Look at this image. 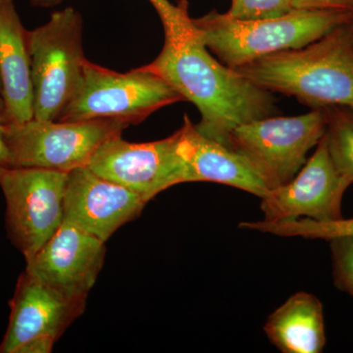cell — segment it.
Segmentation results:
<instances>
[{
  "label": "cell",
  "instance_id": "21",
  "mask_svg": "<svg viewBox=\"0 0 353 353\" xmlns=\"http://www.w3.org/2000/svg\"><path fill=\"white\" fill-rule=\"evenodd\" d=\"M336 287L353 296V236L330 241Z\"/></svg>",
  "mask_w": 353,
  "mask_h": 353
},
{
  "label": "cell",
  "instance_id": "11",
  "mask_svg": "<svg viewBox=\"0 0 353 353\" xmlns=\"http://www.w3.org/2000/svg\"><path fill=\"white\" fill-rule=\"evenodd\" d=\"M350 185L352 183L336 170L323 136L315 152L296 176L285 185L269 190L261 199L263 220L341 219V202Z\"/></svg>",
  "mask_w": 353,
  "mask_h": 353
},
{
  "label": "cell",
  "instance_id": "13",
  "mask_svg": "<svg viewBox=\"0 0 353 353\" xmlns=\"http://www.w3.org/2000/svg\"><path fill=\"white\" fill-rule=\"evenodd\" d=\"M148 203L137 192L80 167L68 173L64 220L105 243Z\"/></svg>",
  "mask_w": 353,
  "mask_h": 353
},
{
  "label": "cell",
  "instance_id": "18",
  "mask_svg": "<svg viewBox=\"0 0 353 353\" xmlns=\"http://www.w3.org/2000/svg\"><path fill=\"white\" fill-rule=\"evenodd\" d=\"M328 122L324 134L330 157L343 178L353 183V108L327 110Z\"/></svg>",
  "mask_w": 353,
  "mask_h": 353
},
{
  "label": "cell",
  "instance_id": "26",
  "mask_svg": "<svg viewBox=\"0 0 353 353\" xmlns=\"http://www.w3.org/2000/svg\"><path fill=\"white\" fill-rule=\"evenodd\" d=\"M352 39H353V22H352Z\"/></svg>",
  "mask_w": 353,
  "mask_h": 353
},
{
  "label": "cell",
  "instance_id": "23",
  "mask_svg": "<svg viewBox=\"0 0 353 353\" xmlns=\"http://www.w3.org/2000/svg\"><path fill=\"white\" fill-rule=\"evenodd\" d=\"M11 167L10 157L3 136V126L0 124V171Z\"/></svg>",
  "mask_w": 353,
  "mask_h": 353
},
{
  "label": "cell",
  "instance_id": "17",
  "mask_svg": "<svg viewBox=\"0 0 353 353\" xmlns=\"http://www.w3.org/2000/svg\"><path fill=\"white\" fill-rule=\"evenodd\" d=\"M241 229L268 233L280 236H299L307 240L331 241L340 236H353V218L320 222L307 218L276 221L243 222Z\"/></svg>",
  "mask_w": 353,
  "mask_h": 353
},
{
  "label": "cell",
  "instance_id": "3",
  "mask_svg": "<svg viewBox=\"0 0 353 353\" xmlns=\"http://www.w3.org/2000/svg\"><path fill=\"white\" fill-rule=\"evenodd\" d=\"M353 21L345 10H297L281 17L238 20L217 11L192 19L204 46L230 68H239L267 55L296 50Z\"/></svg>",
  "mask_w": 353,
  "mask_h": 353
},
{
  "label": "cell",
  "instance_id": "12",
  "mask_svg": "<svg viewBox=\"0 0 353 353\" xmlns=\"http://www.w3.org/2000/svg\"><path fill=\"white\" fill-rule=\"evenodd\" d=\"M105 243L63 221L31 259L26 271L62 296L87 304L105 259Z\"/></svg>",
  "mask_w": 353,
  "mask_h": 353
},
{
  "label": "cell",
  "instance_id": "22",
  "mask_svg": "<svg viewBox=\"0 0 353 353\" xmlns=\"http://www.w3.org/2000/svg\"><path fill=\"white\" fill-rule=\"evenodd\" d=\"M297 10H345L353 12V0H292Z\"/></svg>",
  "mask_w": 353,
  "mask_h": 353
},
{
  "label": "cell",
  "instance_id": "8",
  "mask_svg": "<svg viewBox=\"0 0 353 353\" xmlns=\"http://www.w3.org/2000/svg\"><path fill=\"white\" fill-rule=\"evenodd\" d=\"M67 179L65 172L34 167L0 171L7 232L26 260L34 256L63 223Z\"/></svg>",
  "mask_w": 353,
  "mask_h": 353
},
{
  "label": "cell",
  "instance_id": "1",
  "mask_svg": "<svg viewBox=\"0 0 353 353\" xmlns=\"http://www.w3.org/2000/svg\"><path fill=\"white\" fill-rule=\"evenodd\" d=\"M145 67L194 103L201 115L197 131L223 145L241 125L276 115L271 92L211 57L196 29L176 41L165 39L161 52Z\"/></svg>",
  "mask_w": 353,
  "mask_h": 353
},
{
  "label": "cell",
  "instance_id": "5",
  "mask_svg": "<svg viewBox=\"0 0 353 353\" xmlns=\"http://www.w3.org/2000/svg\"><path fill=\"white\" fill-rule=\"evenodd\" d=\"M182 95L145 66L119 73L85 60L82 81L60 115V122L114 118L139 124Z\"/></svg>",
  "mask_w": 353,
  "mask_h": 353
},
{
  "label": "cell",
  "instance_id": "19",
  "mask_svg": "<svg viewBox=\"0 0 353 353\" xmlns=\"http://www.w3.org/2000/svg\"><path fill=\"white\" fill-rule=\"evenodd\" d=\"M163 25L165 39L175 41L194 32V27L188 10V2L181 0L176 6L169 0H150Z\"/></svg>",
  "mask_w": 353,
  "mask_h": 353
},
{
  "label": "cell",
  "instance_id": "2",
  "mask_svg": "<svg viewBox=\"0 0 353 353\" xmlns=\"http://www.w3.org/2000/svg\"><path fill=\"white\" fill-rule=\"evenodd\" d=\"M352 22L303 48L234 70L259 88L296 97L312 109L353 108Z\"/></svg>",
  "mask_w": 353,
  "mask_h": 353
},
{
  "label": "cell",
  "instance_id": "14",
  "mask_svg": "<svg viewBox=\"0 0 353 353\" xmlns=\"http://www.w3.org/2000/svg\"><path fill=\"white\" fill-rule=\"evenodd\" d=\"M176 150L182 160L183 183L211 182L230 185L260 199L269 192L261 176L240 153L196 129L189 116L174 132Z\"/></svg>",
  "mask_w": 353,
  "mask_h": 353
},
{
  "label": "cell",
  "instance_id": "16",
  "mask_svg": "<svg viewBox=\"0 0 353 353\" xmlns=\"http://www.w3.org/2000/svg\"><path fill=\"white\" fill-rule=\"evenodd\" d=\"M264 332L281 352H322L326 345L323 304L313 294L297 292L269 316Z\"/></svg>",
  "mask_w": 353,
  "mask_h": 353
},
{
  "label": "cell",
  "instance_id": "25",
  "mask_svg": "<svg viewBox=\"0 0 353 353\" xmlns=\"http://www.w3.org/2000/svg\"><path fill=\"white\" fill-rule=\"evenodd\" d=\"M32 6L50 7L58 6L62 0H30Z\"/></svg>",
  "mask_w": 353,
  "mask_h": 353
},
{
  "label": "cell",
  "instance_id": "4",
  "mask_svg": "<svg viewBox=\"0 0 353 353\" xmlns=\"http://www.w3.org/2000/svg\"><path fill=\"white\" fill-rule=\"evenodd\" d=\"M34 119L58 121L82 81L87 58L83 19L73 7L51 14L48 23L28 34Z\"/></svg>",
  "mask_w": 353,
  "mask_h": 353
},
{
  "label": "cell",
  "instance_id": "6",
  "mask_svg": "<svg viewBox=\"0 0 353 353\" xmlns=\"http://www.w3.org/2000/svg\"><path fill=\"white\" fill-rule=\"evenodd\" d=\"M11 167H34L60 172L88 166L108 139L130 126L121 119L105 118L60 122L32 118L22 124L2 125Z\"/></svg>",
  "mask_w": 353,
  "mask_h": 353
},
{
  "label": "cell",
  "instance_id": "20",
  "mask_svg": "<svg viewBox=\"0 0 353 353\" xmlns=\"http://www.w3.org/2000/svg\"><path fill=\"white\" fill-rule=\"evenodd\" d=\"M292 0H232L226 13L238 20H261L281 17L294 11Z\"/></svg>",
  "mask_w": 353,
  "mask_h": 353
},
{
  "label": "cell",
  "instance_id": "7",
  "mask_svg": "<svg viewBox=\"0 0 353 353\" xmlns=\"http://www.w3.org/2000/svg\"><path fill=\"white\" fill-rule=\"evenodd\" d=\"M327 122L328 113L323 109L294 117L269 116L236 128L228 146L248 159L271 190L301 171L308 152L324 136Z\"/></svg>",
  "mask_w": 353,
  "mask_h": 353
},
{
  "label": "cell",
  "instance_id": "15",
  "mask_svg": "<svg viewBox=\"0 0 353 353\" xmlns=\"http://www.w3.org/2000/svg\"><path fill=\"white\" fill-rule=\"evenodd\" d=\"M28 34L14 0H0V76L6 104L3 125L22 124L34 118Z\"/></svg>",
  "mask_w": 353,
  "mask_h": 353
},
{
  "label": "cell",
  "instance_id": "9",
  "mask_svg": "<svg viewBox=\"0 0 353 353\" xmlns=\"http://www.w3.org/2000/svg\"><path fill=\"white\" fill-rule=\"evenodd\" d=\"M10 319L0 353H50L85 303L51 289L25 270L10 301Z\"/></svg>",
  "mask_w": 353,
  "mask_h": 353
},
{
  "label": "cell",
  "instance_id": "10",
  "mask_svg": "<svg viewBox=\"0 0 353 353\" xmlns=\"http://www.w3.org/2000/svg\"><path fill=\"white\" fill-rule=\"evenodd\" d=\"M88 167L148 202L169 188L183 183V163L174 134L141 143L125 141L122 134L114 137L97 150Z\"/></svg>",
  "mask_w": 353,
  "mask_h": 353
},
{
  "label": "cell",
  "instance_id": "24",
  "mask_svg": "<svg viewBox=\"0 0 353 353\" xmlns=\"http://www.w3.org/2000/svg\"><path fill=\"white\" fill-rule=\"evenodd\" d=\"M4 115H6V104H4L3 88H2L1 76H0V124L3 125Z\"/></svg>",
  "mask_w": 353,
  "mask_h": 353
},
{
  "label": "cell",
  "instance_id": "27",
  "mask_svg": "<svg viewBox=\"0 0 353 353\" xmlns=\"http://www.w3.org/2000/svg\"></svg>",
  "mask_w": 353,
  "mask_h": 353
}]
</instances>
